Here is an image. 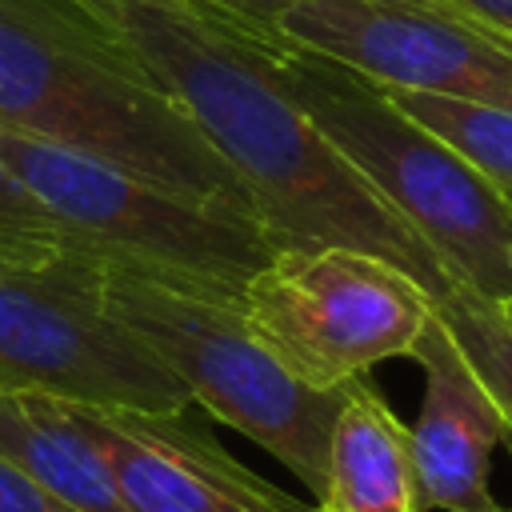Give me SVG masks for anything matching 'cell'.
<instances>
[{
	"label": "cell",
	"instance_id": "6",
	"mask_svg": "<svg viewBox=\"0 0 512 512\" xmlns=\"http://www.w3.org/2000/svg\"><path fill=\"white\" fill-rule=\"evenodd\" d=\"M252 332L316 388H348L368 368L412 356L436 300L404 268L340 244L280 248L240 292Z\"/></svg>",
	"mask_w": 512,
	"mask_h": 512
},
{
	"label": "cell",
	"instance_id": "15",
	"mask_svg": "<svg viewBox=\"0 0 512 512\" xmlns=\"http://www.w3.org/2000/svg\"><path fill=\"white\" fill-rule=\"evenodd\" d=\"M76 252H84V248L24 188V180L0 156V260L48 264V260H60V256H76Z\"/></svg>",
	"mask_w": 512,
	"mask_h": 512
},
{
	"label": "cell",
	"instance_id": "7",
	"mask_svg": "<svg viewBox=\"0 0 512 512\" xmlns=\"http://www.w3.org/2000/svg\"><path fill=\"white\" fill-rule=\"evenodd\" d=\"M0 384L92 408L188 412L184 384L100 300V260H0Z\"/></svg>",
	"mask_w": 512,
	"mask_h": 512
},
{
	"label": "cell",
	"instance_id": "5",
	"mask_svg": "<svg viewBox=\"0 0 512 512\" xmlns=\"http://www.w3.org/2000/svg\"><path fill=\"white\" fill-rule=\"evenodd\" d=\"M0 156L96 260L152 280L240 300L280 252L256 216L148 184L104 160L0 128Z\"/></svg>",
	"mask_w": 512,
	"mask_h": 512
},
{
	"label": "cell",
	"instance_id": "3",
	"mask_svg": "<svg viewBox=\"0 0 512 512\" xmlns=\"http://www.w3.org/2000/svg\"><path fill=\"white\" fill-rule=\"evenodd\" d=\"M284 80L304 116L436 252L456 284L512 300V204L376 80L284 36Z\"/></svg>",
	"mask_w": 512,
	"mask_h": 512
},
{
	"label": "cell",
	"instance_id": "12",
	"mask_svg": "<svg viewBox=\"0 0 512 512\" xmlns=\"http://www.w3.org/2000/svg\"><path fill=\"white\" fill-rule=\"evenodd\" d=\"M320 512H424L416 496L408 424L384 396L352 380L328 440V476L316 496Z\"/></svg>",
	"mask_w": 512,
	"mask_h": 512
},
{
	"label": "cell",
	"instance_id": "17",
	"mask_svg": "<svg viewBox=\"0 0 512 512\" xmlns=\"http://www.w3.org/2000/svg\"><path fill=\"white\" fill-rule=\"evenodd\" d=\"M444 4H452V8H460V12L512 36V0H444Z\"/></svg>",
	"mask_w": 512,
	"mask_h": 512
},
{
	"label": "cell",
	"instance_id": "10",
	"mask_svg": "<svg viewBox=\"0 0 512 512\" xmlns=\"http://www.w3.org/2000/svg\"><path fill=\"white\" fill-rule=\"evenodd\" d=\"M412 360L424 368L420 416L408 428L416 496L424 512H500L488 488V464L496 444L512 440L488 384L476 376L456 336L432 312Z\"/></svg>",
	"mask_w": 512,
	"mask_h": 512
},
{
	"label": "cell",
	"instance_id": "1",
	"mask_svg": "<svg viewBox=\"0 0 512 512\" xmlns=\"http://www.w3.org/2000/svg\"><path fill=\"white\" fill-rule=\"evenodd\" d=\"M208 140L276 248L372 252L440 300L456 280L296 104L268 0H68Z\"/></svg>",
	"mask_w": 512,
	"mask_h": 512
},
{
	"label": "cell",
	"instance_id": "16",
	"mask_svg": "<svg viewBox=\"0 0 512 512\" xmlns=\"http://www.w3.org/2000/svg\"><path fill=\"white\" fill-rule=\"evenodd\" d=\"M0 512H72L48 488H40L28 472H20L8 456H0Z\"/></svg>",
	"mask_w": 512,
	"mask_h": 512
},
{
	"label": "cell",
	"instance_id": "4",
	"mask_svg": "<svg viewBox=\"0 0 512 512\" xmlns=\"http://www.w3.org/2000/svg\"><path fill=\"white\" fill-rule=\"evenodd\" d=\"M100 300L220 424L276 456L312 496L324 492L328 440L348 388L288 372L252 332L240 300L152 280L100 260Z\"/></svg>",
	"mask_w": 512,
	"mask_h": 512
},
{
	"label": "cell",
	"instance_id": "9",
	"mask_svg": "<svg viewBox=\"0 0 512 512\" xmlns=\"http://www.w3.org/2000/svg\"><path fill=\"white\" fill-rule=\"evenodd\" d=\"M80 408L132 512H312L228 456L188 412Z\"/></svg>",
	"mask_w": 512,
	"mask_h": 512
},
{
	"label": "cell",
	"instance_id": "11",
	"mask_svg": "<svg viewBox=\"0 0 512 512\" xmlns=\"http://www.w3.org/2000/svg\"><path fill=\"white\" fill-rule=\"evenodd\" d=\"M0 456L72 512H132L76 400L0 384Z\"/></svg>",
	"mask_w": 512,
	"mask_h": 512
},
{
	"label": "cell",
	"instance_id": "8",
	"mask_svg": "<svg viewBox=\"0 0 512 512\" xmlns=\"http://www.w3.org/2000/svg\"><path fill=\"white\" fill-rule=\"evenodd\" d=\"M272 24L388 92L512 112V36L444 0H268Z\"/></svg>",
	"mask_w": 512,
	"mask_h": 512
},
{
	"label": "cell",
	"instance_id": "18",
	"mask_svg": "<svg viewBox=\"0 0 512 512\" xmlns=\"http://www.w3.org/2000/svg\"><path fill=\"white\" fill-rule=\"evenodd\" d=\"M496 308H500V312H504V320L512 324V300H508V304H496Z\"/></svg>",
	"mask_w": 512,
	"mask_h": 512
},
{
	"label": "cell",
	"instance_id": "2",
	"mask_svg": "<svg viewBox=\"0 0 512 512\" xmlns=\"http://www.w3.org/2000/svg\"><path fill=\"white\" fill-rule=\"evenodd\" d=\"M0 128L256 216L196 124L68 0H0Z\"/></svg>",
	"mask_w": 512,
	"mask_h": 512
},
{
	"label": "cell",
	"instance_id": "20",
	"mask_svg": "<svg viewBox=\"0 0 512 512\" xmlns=\"http://www.w3.org/2000/svg\"><path fill=\"white\" fill-rule=\"evenodd\" d=\"M312 512H320V508H312Z\"/></svg>",
	"mask_w": 512,
	"mask_h": 512
},
{
	"label": "cell",
	"instance_id": "14",
	"mask_svg": "<svg viewBox=\"0 0 512 512\" xmlns=\"http://www.w3.org/2000/svg\"><path fill=\"white\" fill-rule=\"evenodd\" d=\"M436 312L448 324V332L456 336V344L468 356V364L476 368V376L496 396V404L512 428V324L504 320V312L492 300L468 292L464 284H452L436 300Z\"/></svg>",
	"mask_w": 512,
	"mask_h": 512
},
{
	"label": "cell",
	"instance_id": "13",
	"mask_svg": "<svg viewBox=\"0 0 512 512\" xmlns=\"http://www.w3.org/2000/svg\"><path fill=\"white\" fill-rule=\"evenodd\" d=\"M388 96L416 124H424L452 152H460L512 204V112L452 96H428V92H388Z\"/></svg>",
	"mask_w": 512,
	"mask_h": 512
},
{
	"label": "cell",
	"instance_id": "19",
	"mask_svg": "<svg viewBox=\"0 0 512 512\" xmlns=\"http://www.w3.org/2000/svg\"><path fill=\"white\" fill-rule=\"evenodd\" d=\"M500 512H512V508H500Z\"/></svg>",
	"mask_w": 512,
	"mask_h": 512
}]
</instances>
